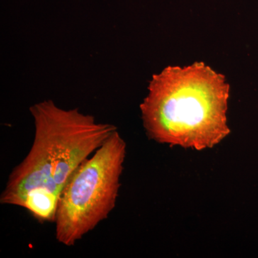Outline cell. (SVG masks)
Instances as JSON below:
<instances>
[{"label": "cell", "mask_w": 258, "mask_h": 258, "mask_svg": "<svg viewBox=\"0 0 258 258\" xmlns=\"http://www.w3.org/2000/svg\"><path fill=\"white\" fill-rule=\"evenodd\" d=\"M30 113L33 143L10 173L0 203L25 209L40 223L54 222L70 178L117 128L77 108L62 109L50 100L30 107Z\"/></svg>", "instance_id": "cell-1"}, {"label": "cell", "mask_w": 258, "mask_h": 258, "mask_svg": "<svg viewBox=\"0 0 258 258\" xmlns=\"http://www.w3.org/2000/svg\"><path fill=\"white\" fill-rule=\"evenodd\" d=\"M148 89L140 109L149 139L201 151L230 134V84L205 62L168 66L152 76Z\"/></svg>", "instance_id": "cell-2"}, {"label": "cell", "mask_w": 258, "mask_h": 258, "mask_svg": "<svg viewBox=\"0 0 258 258\" xmlns=\"http://www.w3.org/2000/svg\"><path fill=\"white\" fill-rule=\"evenodd\" d=\"M125 155L126 144L116 130L75 171L54 220L59 243L73 247L108 218L116 205Z\"/></svg>", "instance_id": "cell-3"}]
</instances>
